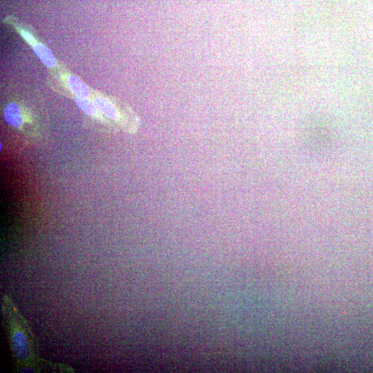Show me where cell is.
Segmentation results:
<instances>
[{"mask_svg":"<svg viewBox=\"0 0 373 373\" xmlns=\"http://www.w3.org/2000/svg\"><path fill=\"white\" fill-rule=\"evenodd\" d=\"M90 97L99 110L126 133L134 131L140 119L126 103L114 97L91 90Z\"/></svg>","mask_w":373,"mask_h":373,"instance_id":"cell-1","label":"cell"},{"mask_svg":"<svg viewBox=\"0 0 373 373\" xmlns=\"http://www.w3.org/2000/svg\"><path fill=\"white\" fill-rule=\"evenodd\" d=\"M50 69L51 70L49 71L48 83L52 90L72 99L90 97L91 89L64 66L57 64Z\"/></svg>","mask_w":373,"mask_h":373,"instance_id":"cell-2","label":"cell"},{"mask_svg":"<svg viewBox=\"0 0 373 373\" xmlns=\"http://www.w3.org/2000/svg\"><path fill=\"white\" fill-rule=\"evenodd\" d=\"M74 100L87 115L86 119H89L92 124L97 126V128L111 133L120 129L99 110L90 97H75Z\"/></svg>","mask_w":373,"mask_h":373,"instance_id":"cell-3","label":"cell"},{"mask_svg":"<svg viewBox=\"0 0 373 373\" xmlns=\"http://www.w3.org/2000/svg\"><path fill=\"white\" fill-rule=\"evenodd\" d=\"M10 336L11 347L15 357L21 361L28 359L32 354V347L30 338L26 332L25 328L20 325L12 326Z\"/></svg>","mask_w":373,"mask_h":373,"instance_id":"cell-4","label":"cell"},{"mask_svg":"<svg viewBox=\"0 0 373 373\" xmlns=\"http://www.w3.org/2000/svg\"><path fill=\"white\" fill-rule=\"evenodd\" d=\"M4 117L10 125L18 129H22L25 122H30L25 110L20 105L13 102L8 104L6 107Z\"/></svg>","mask_w":373,"mask_h":373,"instance_id":"cell-5","label":"cell"},{"mask_svg":"<svg viewBox=\"0 0 373 373\" xmlns=\"http://www.w3.org/2000/svg\"><path fill=\"white\" fill-rule=\"evenodd\" d=\"M4 21L12 26L30 46H32L39 41L36 33L32 30L31 27L16 21L14 17H7Z\"/></svg>","mask_w":373,"mask_h":373,"instance_id":"cell-6","label":"cell"},{"mask_svg":"<svg viewBox=\"0 0 373 373\" xmlns=\"http://www.w3.org/2000/svg\"><path fill=\"white\" fill-rule=\"evenodd\" d=\"M40 60L50 68L57 66V61L51 50L41 42H37L32 46Z\"/></svg>","mask_w":373,"mask_h":373,"instance_id":"cell-7","label":"cell"}]
</instances>
